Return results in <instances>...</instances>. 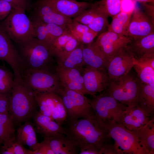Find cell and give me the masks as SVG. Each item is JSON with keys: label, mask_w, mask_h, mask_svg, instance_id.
I'll list each match as a JSON object with an SVG mask.
<instances>
[{"label": "cell", "mask_w": 154, "mask_h": 154, "mask_svg": "<svg viewBox=\"0 0 154 154\" xmlns=\"http://www.w3.org/2000/svg\"><path fill=\"white\" fill-rule=\"evenodd\" d=\"M64 129L66 136L72 140L80 150L92 145L100 150L111 138L104 123L94 115L69 123Z\"/></svg>", "instance_id": "cell-1"}, {"label": "cell", "mask_w": 154, "mask_h": 154, "mask_svg": "<svg viewBox=\"0 0 154 154\" xmlns=\"http://www.w3.org/2000/svg\"><path fill=\"white\" fill-rule=\"evenodd\" d=\"M38 108L35 93L23 81L21 73L14 74L8 113L15 125L29 121Z\"/></svg>", "instance_id": "cell-2"}, {"label": "cell", "mask_w": 154, "mask_h": 154, "mask_svg": "<svg viewBox=\"0 0 154 154\" xmlns=\"http://www.w3.org/2000/svg\"><path fill=\"white\" fill-rule=\"evenodd\" d=\"M19 45V52L26 68L54 69L55 58L49 45L35 38Z\"/></svg>", "instance_id": "cell-3"}, {"label": "cell", "mask_w": 154, "mask_h": 154, "mask_svg": "<svg viewBox=\"0 0 154 154\" xmlns=\"http://www.w3.org/2000/svg\"><path fill=\"white\" fill-rule=\"evenodd\" d=\"M0 25L11 39L19 44L34 38L32 22L23 9L13 8Z\"/></svg>", "instance_id": "cell-4"}, {"label": "cell", "mask_w": 154, "mask_h": 154, "mask_svg": "<svg viewBox=\"0 0 154 154\" xmlns=\"http://www.w3.org/2000/svg\"><path fill=\"white\" fill-rule=\"evenodd\" d=\"M61 98L66 109L68 123L78 119L91 117L95 115L90 100L78 92L61 86L56 92Z\"/></svg>", "instance_id": "cell-5"}, {"label": "cell", "mask_w": 154, "mask_h": 154, "mask_svg": "<svg viewBox=\"0 0 154 154\" xmlns=\"http://www.w3.org/2000/svg\"><path fill=\"white\" fill-rule=\"evenodd\" d=\"M118 154H146L135 133L114 121L103 123Z\"/></svg>", "instance_id": "cell-6"}, {"label": "cell", "mask_w": 154, "mask_h": 154, "mask_svg": "<svg viewBox=\"0 0 154 154\" xmlns=\"http://www.w3.org/2000/svg\"><path fill=\"white\" fill-rule=\"evenodd\" d=\"M54 69L26 68L21 74L23 81L35 92L56 93L61 85Z\"/></svg>", "instance_id": "cell-7"}, {"label": "cell", "mask_w": 154, "mask_h": 154, "mask_svg": "<svg viewBox=\"0 0 154 154\" xmlns=\"http://www.w3.org/2000/svg\"><path fill=\"white\" fill-rule=\"evenodd\" d=\"M139 81L129 72L110 80L106 93L127 106H136Z\"/></svg>", "instance_id": "cell-8"}, {"label": "cell", "mask_w": 154, "mask_h": 154, "mask_svg": "<svg viewBox=\"0 0 154 154\" xmlns=\"http://www.w3.org/2000/svg\"><path fill=\"white\" fill-rule=\"evenodd\" d=\"M90 104L95 115L103 123L114 121L121 124L126 105L106 93L93 96Z\"/></svg>", "instance_id": "cell-9"}, {"label": "cell", "mask_w": 154, "mask_h": 154, "mask_svg": "<svg viewBox=\"0 0 154 154\" xmlns=\"http://www.w3.org/2000/svg\"><path fill=\"white\" fill-rule=\"evenodd\" d=\"M132 40L128 36L107 31L98 35L94 42L109 62L119 51L130 43Z\"/></svg>", "instance_id": "cell-10"}, {"label": "cell", "mask_w": 154, "mask_h": 154, "mask_svg": "<svg viewBox=\"0 0 154 154\" xmlns=\"http://www.w3.org/2000/svg\"><path fill=\"white\" fill-rule=\"evenodd\" d=\"M82 74L87 94L93 96L105 90L108 86L110 80L105 68L86 66L82 69Z\"/></svg>", "instance_id": "cell-11"}, {"label": "cell", "mask_w": 154, "mask_h": 154, "mask_svg": "<svg viewBox=\"0 0 154 154\" xmlns=\"http://www.w3.org/2000/svg\"><path fill=\"white\" fill-rule=\"evenodd\" d=\"M0 60L6 62L14 74H21L26 68L19 52L11 40L0 25Z\"/></svg>", "instance_id": "cell-12"}, {"label": "cell", "mask_w": 154, "mask_h": 154, "mask_svg": "<svg viewBox=\"0 0 154 154\" xmlns=\"http://www.w3.org/2000/svg\"><path fill=\"white\" fill-rule=\"evenodd\" d=\"M126 46L119 51L108 62L106 69L110 81L128 74L136 63L134 56Z\"/></svg>", "instance_id": "cell-13"}, {"label": "cell", "mask_w": 154, "mask_h": 154, "mask_svg": "<svg viewBox=\"0 0 154 154\" xmlns=\"http://www.w3.org/2000/svg\"><path fill=\"white\" fill-rule=\"evenodd\" d=\"M108 17L98 9L94 2L92 3L89 7L72 19L87 26L98 36L105 31L108 27Z\"/></svg>", "instance_id": "cell-14"}, {"label": "cell", "mask_w": 154, "mask_h": 154, "mask_svg": "<svg viewBox=\"0 0 154 154\" xmlns=\"http://www.w3.org/2000/svg\"><path fill=\"white\" fill-rule=\"evenodd\" d=\"M153 33L154 24L144 12L136 7L131 15L127 36L135 40Z\"/></svg>", "instance_id": "cell-15"}, {"label": "cell", "mask_w": 154, "mask_h": 154, "mask_svg": "<svg viewBox=\"0 0 154 154\" xmlns=\"http://www.w3.org/2000/svg\"><path fill=\"white\" fill-rule=\"evenodd\" d=\"M34 13L33 18L66 29H67L68 24L72 19L58 13L45 0H37L34 5Z\"/></svg>", "instance_id": "cell-16"}, {"label": "cell", "mask_w": 154, "mask_h": 154, "mask_svg": "<svg viewBox=\"0 0 154 154\" xmlns=\"http://www.w3.org/2000/svg\"><path fill=\"white\" fill-rule=\"evenodd\" d=\"M82 69L67 68L57 64L55 66L61 86L85 95L87 93L84 86Z\"/></svg>", "instance_id": "cell-17"}, {"label": "cell", "mask_w": 154, "mask_h": 154, "mask_svg": "<svg viewBox=\"0 0 154 154\" xmlns=\"http://www.w3.org/2000/svg\"><path fill=\"white\" fill-rule=\"evenodd\" d=\"M32 118L36 133L40 134L44 138L58 135L66 134L62 125L58 123L51 117L44 115L37 111Z\"/></svg>", "instance_id": "cell-18"}, {"label": "cell", "mask_w": 154, "mask_h": 154, "mask_svg": "<svg viewBox=\"0 0 154 154\" xmlns=\"http://www.w3.org/2000/svg\"><path fill=\"white\" fill-rule=\"evenodd\" d=\"M58 13L73 19L89 7L92 3L76 0H45Z\"/></svg>", "instance_id": "cell-19"}, {"label": "cell", "mask_w": 154, "mask_h": 154, "mask_svg": "<svg viewBox=\"0 0 154 154\" xmlns=\"http://www.w3.org/2000/svg\"><path fill=\"white\" fill-rule=\"evenodd\" d=\"M149 117L137 105L127 106L124 111L121 124L130 131H137L149 120Z\"/></svg>", "instance_id": "cell-20"}, {"label": "cell", "mask_w": 154, "mask_h": 154, "mask_svg": "<svg viewBox=\"0 0 154 154\" xmlns=\"http://www.w3.org/2000/svg\"><path fill=\"white\" fill-rule=\"evenodd\" d=\"M80 44L67 29L50 46L52 54L57 60L67 55Z\"/></svg>", "instance_id": "cell-21"}, {"label": "cell", "mask_w": 154, "mask_h": 154, "mask_svg": "<svg viewBox=\"0 0 154 154\" xmlns=\"http://www.w3.org/2000/svg\"><path fill=\"white\" fill-rule=\"evenodd\" d=\"M82 53L86 66L106 69L108 61L94 41L90 44L84 45Z\"/></svg>", "instance_id": "cell-22"}, {"label": "cell", "mask_w": 154, "mask_h": 154, "mask_svg": "<svg viewBox=\"0 0 154 154\" xmlns=\"http://www.w3.org/2000/svg\"><path fill=\"white\" fill-rule=\"evenodd\" d=\"M136 105L148 117L153 115L154 112V87L139 80Z\"/></svg>", "instance_id": "cell-23"}, {"label": "cell", "mask_w": 154, "mask_h": 154, "mask_svg": "<svg viewBox=\"0 0 154 154\" xmlns=\"http://www.w3.org/2000/svg\"><path fill=\"white\" fill-rule=\"evenodd\" d=\"M126 47L136 59L154 54V33L141 38L132 40Z\"/></svg>", "instance_id": "cell-24"}, {"label": "cell", "mask_w": 154, "mask_h": 154, "mask_svg": "<svg viewBox=\"0 0 154 154\" xmlns=\"http://www.w3.org/2000/svg\"><path fill=\"white\" fill-rule=\"evenodd\" d=\"M64 134L56 135L48 138L54 154H76L78 147L74 142Z\"/></svg>", "instance_id": "cell-25"}, {"label": "cell", "mask_w": 154, "mask_h": 154, "mask_svg": "<svg viewBox=\"0 0 154 154\" xmlns=\"http://www.w3.org/2000/svg\"><path fill=\"white\" fill-rule=\"evenodd\" d=\"M36 133L34 126L29 121H27L18 129L16 139L23 145L27 146L31 150L34 151L37 149L39 145Z\"/></svg>", "instance_id": "cell-26"}, {"label": "cell", "mask_w": 154, "mask_h": 154, "mask_svg": "<svg viewBox=\"0 0 154 154\" xmlns=\"http://www.w3.org/2000/svg\"><path fill=\"white\" fill-rule=\"evenodd\" d=\"M133 132L138 138L146 154H154V117L140 129Z\"/></svg>", "instance_id": "cell-27"}, {"label": "cell", "mask_w": 154, "mask_h": 154, "mask_svg": "<svg viewBox=\"0 0 154 154\" xmlns=\"http://www.w3.org/2000/svg\"><path fill=\"white\" fill-rule=\"evenodd\" d=\"M15 125L8 113H0V147L16 140Z\"/></svg>", "instance_id": "cell-28"}, {"label": "cell", "mask_w": 154, "mask_h": 154, "mask_svg": "<svg viewBox=\"0 0 154 154\" xmlns=\"http://www.w3.org/2000/svg\"><path fill=\"white\" fill-rule=\"evenodd\" d=\"M84 44H80L64 57L56 60L57 64L67 68L82 69L85 65L82 50Z\"/></svg>", "instance_id": "cell-29"}, {"label": "cell", "mask_w": 154, "mask_h": 154, "mask_svg": "<svg viewBox=\"0 0 154 154\" xmlns=\"http://www.w3.org/2000/svg\"><path fill=\"white\" fill-rule=\"evenodd\" d=\"M35 93L39 112L44 115L51 117L58 95L56 93Z\"/></svg>", "instance_id": "cell-30"}, {"label": "cell", "mask_w": 154, "mask_h": 154, "mask_svg": "<svg viewBox=\"0 0 154 154\" xmlns=\"http://www.w3.org/2000/svg\"><path fill=\"white\" fill-rule=\"evenodd\" d=\"M131 15L120 12L112 17V21L108 26V31L127 36Z\"/></svg>", "instance_id": "cell-31"}, {"label": "cell", "mask_w": 154, "mask_h": 154, "mask_svg": "<svg viewBox=\"0 0 154 154\" xmlns=\"http://www.w3.org/2000/svg\"><path fill=\"white\" fill-rule=\"evenodd\" d=\"M121 0H100L94 2L98 9L108 17H113L121 12Z\"/></svg>", "instance_id": "cell-32"}, {"label": "cell", "mask_w": 154, "mask_h": 154, "mask_svg": "<svg viewBox=\"0 0 154 154\" xmlns=\"http://www.w3.org/2000/svg\"><path fill=\"white\" fill-rule=\"evenodd\" d=\"M133 68L140 82L154 87V69L150 66L137 63Z\"/></svg>", "instance_id": "cell-33"}, {"label": "cell", "mask_w": 154, "mask_h": 154, "mask_svg": "<svg viewBox=\"0 0 154 154\" xmlns=\"http://www.w3.org/2000/svg\"><path fill=\"white\" fill-rule=\"evenodd\" d=\"M14 76L4 66L0 65V92L11 94Z\"/></svg>", "instance_id": "cell-34"}, {"label": "cell", "mask_w": 154, "mask_h": 154, "mask_svg": "<svg viewBox=\"0 0 154 154\" xmlns=\"http://www.w3.org/2000/svg\"><path fill=\"white\" fill-rule=\"evenodd\" d=\"M33 151L25 148L16 139L0 146V153L3 154H33Z\"/></svg>", "instance_id": "cell-35"}, {"label": "cell", "mask_w": 154, "mask_h": 154, "mask_svg": "<svg viewBox=\"0 0 154 154\" xmlns=\"http://www.w3.org/2000/svg\"><path fill=\"white\" fill-rule=\"evenodd\" d=\"M58 95L51 117L58 123L62 125L66 122L67 113L61 98Z\"/></svg>", "instance_id": "cell-36"}, {"label": "cell", "mask_w": 154, "mask_h": 154, "mask_svg": "<svg viewBox=\"0 0 154 154\" xmlns=\"http://www.w3.org/2000/svg\"><path fill=\"white\" fill-rule=\"evenodd\" d=\"M67 28L73 36L84 33L91 30L87 26L72 19L68 24Z\"/></svg>", "instance_id": "cell-37"}, {"label": "cell", "mask_w": 154, "mask_h": 154, "mask_svg": "<svg viewBox=\"0 0 154 154\" xmlns=\"http://www.w3.org/2000/svg\"><path fill=\"white\" fill-rule=\"evenodd\" d=\"M98 34L91 30L86 33L73 36L79 42L84 45L90 44L94 41Z\"/></svg>", "instance_id": "cell-38"}, {"label": "cell", "mask_w": 154, "mask_h": 154, "mask_svg": "<svg viewBox=\"0 0 154 154\" xmlns=\"http://www.w3.org/2000/svg\"><path fill=\"white\" fill-rule=\"evenodd\" d=\"M33 154H54L50 145L48 138H44L40 143L37 149L33 151Z\"/></svg>", "instance_id": "cell-39"}, {"label": "cell", "mask_w": 154, "mask_h": 154, "mask_svg": "<svg viewBox=\"0 0 154 154\" xmlns=\"http://www.w3.org/2000/svg\"><path fill=\"white\" fill-rule=\"evenodd\" d=\"M11 94L0 92V113H8Z\"/></svg>", "instance_id": "cell-40"}, {"label": "cell", "mask_w": 154, "mask_h": 154, "mask_svg": "<svg viewBox=\"0 0 154 154\" xmlns=\"http://www.w3.org/2000/svg\"><path fill=\"white\" fill-rule=\"evenodd\" d=\"M135 2L133 0H121V12L131 15L136 7Z\"/></svg>", "instance_id": "cell-41"}, {"label": "cell", "mask_w": 154, "mask_h": 154, "mask_svg": "<svg viewBox=\"0 0 154 154\" xmlns=\"http://www.w3.org/2000/svg\"><path fill=\"white\" fill-rule=\"evenodd\" d=\"M13 8L9 3L3 0H0V21L6 18Z\"/></svg>", "instance_id": "cell-42"}, {"label": "cell", "mask_w": 154, "mask_h": 154, "mask_svg": "<svg viewBox=\"0 0 154 154\" xmlns=\"http://www.w3.org/2000/svg\"><path fill=\"white\" fill-rule=\"evenodd\" d=\"M136 60L139 64L148 66L154 69V54L146 55Z\"/></svg>", "instance_id": "cell-43"}, {"label": "cell", "mask_w": 154, "mask_h": 154, "mask_svg": "<svg viewBox=\"0 0 154 154\" xmlns=\"http://www.w3.org/2000/svg\"><path fill=\"white\" fill-rule=\"evenodd\" d=\"M118 154L114 144L110 141L105 143L100 150V154Z\"/></svg>", "instance_id": "cell-44"}, {"label": "cell", "mask_w": 154, "mask_h": 154, "mask_svg": "<svg viewBox=\"0 0 154 154\" xmlns=\"http://www.w3.org/2000/svg\"><path fill=\"white\" fill-rule=\"evenodd\" d=\"M10 3L13 8L23 9L25 11L29 6V4L27 0H3Z\"/></svg>", "instance_id": "cell-45"}, {"label": "cell", "mask_w": 154, "mask_h": 154, "mask_svg": "<svg viewBox=\"0 0 154 154\" xmlns=\"http://www.w3.org/2000/svg\"><path fill=\"white\" fill-rule=\"evenodd\" d=\"M144 8V13L154 24V5L148 4L147 3H142Z\"/></svg>", "instance_id": "cell-46"}, {"label": "cell", "mask_w": 154, "mask_h": 154, "mask_svg": "<svg viewBox=\"0 0 154 154\" xmlns=\"http://www.w3.org/2000/svg\"><path fill=\"white\" fill-rule=\"evenodd\" d=\"M80 154H100V150L92 145H88L80 150Z\"/></svg>", "instance_id": "cell-47"}, {"label": "cell", "mask_w": 154, "mask_h": 154, "mask_svg": "<svg viewBox=\"0 0 154 154\" xmlns=\"http://www.w3.org/2000/svg\"><path fill=\"white\" fill-rule=\"evenodd\" d=\"M135 1H138L141 3H154V0H133Z\"/></svg>", "instance_id": "cell-48"}]
</instances>
